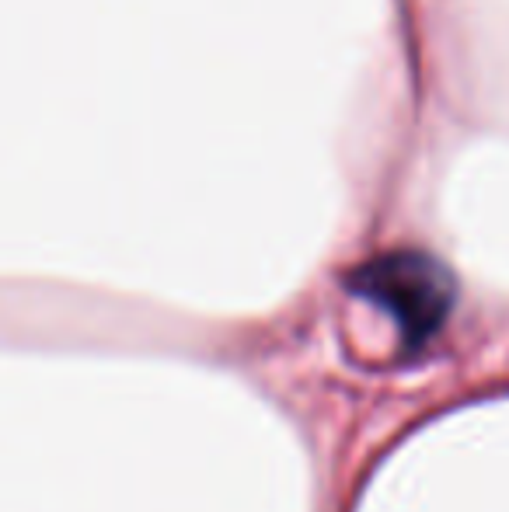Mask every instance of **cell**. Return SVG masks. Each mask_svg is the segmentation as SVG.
I'll use <instances>...</instances> for the list:
<instances>
[{
  "instance_id": "6da1fadb",
  "label": "cell",
  "mask_w": 509,
  "mask_h": 512,
  "mask_svg": "<svg viewBox=\"0 0 509 512\" xmlns=\"http://www.w3.org/2000/svg\"><path fill=\"white\" fill-rule=\"evenodd\" d=\"M349 293L377 307L398 328L405 352H422L447 328L457 286L440 258L415 248H394L360 262L346 279Z\"/></svg>"
}]
</instances>
